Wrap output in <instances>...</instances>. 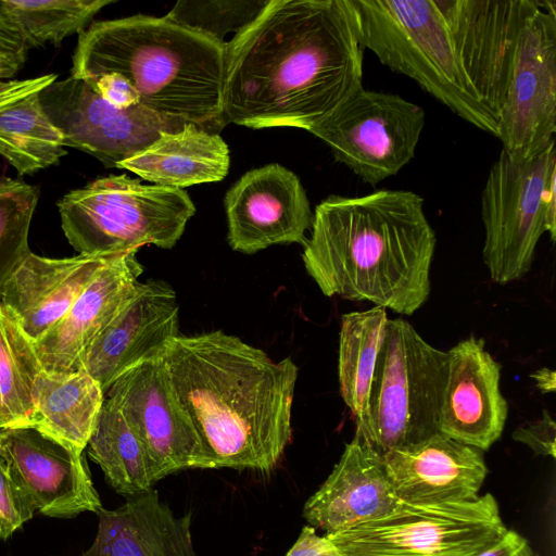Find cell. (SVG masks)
Segmentation results:
<instances>
[{"label":"cell","mask_w":556,"mask_h":556,"mask_svg":"<svg viewBox=\"0 0 556 556\" xmlns=\"http://www.w3.org/2000/svg\"><path fill=\"white\" fill-rule=\"evenodd\" d=\"M535 556H539V555H535Z\"/></svg>","instance_id":"obj_39"},{"label":"cell","mask_w":556,"mask_h":556,"mask_svg":"<svg viewBox=\"0 0 556 556\" xmlns=\"http://www.w3.org/2000/svg\"><path fill=\"white\" fill-rule=\"evenodd\" d=\"M532 380L535 383V387L542 393L554 392L556 389V374L553 369L543 367L536 369L531 375Z\"/></svg>","instance_id":"obj_38"},{"label":"cell","mask_w":556,"mask_h":556,"mask_svg":"<svg viewBox=\"0 0 556 556\" xmlns=\"http://www.w3.org/2000/svg\"><path fill=\"white\" fill-rule=\"evenodd\" d=\"M179 334V304L173 287L161 279L139 281L134 295L93 341L81 369L105 392L134 366L161 357Z\"/></svg>","instance_id":"obj_16"},{"label":"cell","mask_w":556,"mask_h":556,"mask_svg":"<svg viewBox=\"0 0 556 556\" xmlns=\"http://www.w3.org/2000/svg\"><path fill=\"white\" fill-rule=\"evenodd\" d=\"M363 49L498 136L522 0H350Z\"/></svg>","instance_id":"obj_2"},{"label":"cell","mask_w":556,"mask_h":556,"mask_svg":"<svg viewBox=\"0 0 556 556\" xmlns=\"http://www.w3.org/2000/svg\"><path fill=\"white\" fill-rule=\"evenodd\" d=\"M61 227L78 254L109 255L144 245L172 249L195 206L182 189L110 175L70 190L56 202Z\"/></svg>","instance_id":"obj_6"},{"label":"cell","mask_w":556,"mask_h":556,"mask_svg":"<svg viewBox=\"0 0 556 556\" xmlns=\"http://www.w3.org/2000/svg\"><path fill=\"white\" fill-rule=\"evenodd\" d=\"M477 556H535V554L522 535L507 529L497 542Z\"/></svg>","instance_id":"obj_37"},{"label":"cell","mask_w":556,"mask_h":556,"mask_svg":"<svg viewBox=\"0 0 556 556\" xmlns=\"http://www.w3.org/2000/svg\"><path fill=\"white\" fill-rule=\"evenodd\" d=\"M269 0H181L165 15L170 21L220 43L249 26Z\"/></svg>","instance_id":"obj_31"},{"label":"cell","mask_w":556,"mask_h":556,"mask_svg":"<svg viewBox=\"0 0 556 556\" xmlns=\"http://www.w3.org/2000/svg\"><path fill=\"white\" fill-rule=\"evenodd\" d=\"M556 2L522 0L500 112L503 149L528 156L555 139Z\"/></svg>","instance_id":"obj_10"},{"label":"cell","mask_w":556,"mask_h":556,"mask_svg":"<svg viewBox=\"0 0 556 556\" xmlns=\"http://www.w3.org/2000/svg\"><path fill=\"white\" fill-rule=\"evenodd\" d=\"M39 188L22 179H0V293L17 265L31 252L30 223Z\"/></svg>","instance_id":"obj_30"},{"label":"cell","mask_w":556,"mask_h":556,"mask_svg":"<svg viewBox=\"0 0 556 556\" xmlns=\"http://www.w3.org/2000/svg\"><path fill=\"white\" fill-rule=\"evenodd\" d=\"M0 456L41 515L71 519L102 508L83 453L34 427L1 429Z\"/></svg>","instance_id":"obj_15"},{"label":"cell","mask_w":556,"mask_h":556,"mask_svg":"<svg viewBox=\"0 0 556 556\" xmlns=\"http://www.w3.org/2000/svg\"><path fill=\"white\" fill-rule=\"evenodd\" d=\"M224 205L228 243L244 254L276 244L304 243L313 222L299 177L276 163L245 173L227 191Z\"/></svg>","instance_id":"obj_14"},{"label":"cell","mask_w":556,"mask_h":556,"mask_svg":"<svg viewBox=\"0 0 556 556\" xmlns=\"http://www.w3.org/2000/svg\"><path fill=\"white\" fill-rule=\"evenodd\" d=\"M86 448L108 484L126 498L153 489L160 481L140 438L118 407L108 399Z\"/></svg>","instance_id":"obj_26"},{"label":"cell","mask_w":556,"mask_h":556,"mask_svg":"<svg viewBox=\"0 0 556 556\" xmlns=\"http://www.w3.org/2000/svg\"><path fill=\"white\" fill-rule=\"evenodd\" d=\"M56 79L50 73L0 80V156L22 176L56 165L68 153L40 99Z\"/></svg>","instance_id":"obj_23"},{"label":"cell","mask_w":556,"mask_h":556,"mask_svg":"<svg viewBox=\"0 0 556 556\" xmlns=\"http://www.w3.org/2000/svg\"><path fill=\"white\" fill-rule=\"evenodd\" d=\"M143 443L159 479L179 470L208 469L200 437L173 388L162 357L142 362L105 392Z\"/></svg>","instance_id":"obj_13"},{"label":"cell","mask_w":556,"mask_h":556,"mask_svg":"<svg viewBox=\"0 0 556 556\" xmlns=\"http://www.w3.org/2000/svg\"><path fill=\"white\" fill-rule=\"evenodd\" d=\"M137 252L114 255L63 318L34 342L47 372L71 374L81 369L85 355L93 341L136 291L143 271Z\"/></svg>","instance_id":"obj_18"},{"label":"cell","mask_w":556,"mask_h":556,"mask_svg":"<svg viewBox=\"0 0 556 556\" xmlns=\"http://www.w3.org/2000/svg\"><path fill=\"white\" fill-rule=\"evenodd\" d=\"M507 527L491 493L471 501H402L383 517L326 534L340 556H477Z\"/></svg>","instance_id":"obj_8"},{"label":"cell","mask_w":556,"mask_h":556,"mask_svg":"<svg viewBox=\"0 0 556 556\" xmlns=\"http://www.w3.org/2000/svg\"><path fill=\"white\" fill-rule=\"evenodd\" d=\"M87 81L104 100L119 109L139 104L137 91L121 74H103Z\"/></svg>","instance_id":"obj_35"},{"label":"cell","mask_w":556,"mask_h":556,"mask_svg":"<svg viewBox=\"0 0 556 556\" xmlns=\"http://www.w3.org/2000/svg\"><path fill=\"white\" fill-rule=\"evenodd\" d=\"M388 319L386 309L378 306L341 317L338 378L341 396L356 427L366 418L370 383Z\"/></svg>","instance_id":"obj_27"},{"label":"cell","mask_w":556,"mask_h":556,"mask_svg":"<svg viewBox=\"0 0 556 556\" xmlns=\"http://www.w3.org/2000/svg\"><path fill=\"white\" fill-rule=\"evenodd\" d=\"M442 395L439 432L480 451L502 435L508 404L500 389L501 365L484 340L470 336L451 350Z\"/></svg>","instance_id":"obj_17"},{"label":"cell","mask_w":556,"mask_h":556,"mask_svg":"<svg viewBox=\"0 0 556 556\" xmlns=\"http://www.w3.org/2000/svg\"><path fill=\"white\" fill-rule=\"evenodd\" d=\"M113 0H1L0 10L18 27L28 49L59 45L80 35Z\"/></svg>","instance_id":"obj_29"},{"label":"cell","mask_w":556,"mask_h":556,"mask_svg":"<svg viewBox=\"0 0 556 556\" xmlns=\"http://www.w3.org/2000/svg\"><path fill=\"white\" fill-rule=\"evenodd\" d=\"M28 51L18 27L0 10V80L13 78L24 67Z\"/></svg>","instance_id":"obj_33"},{"label":"cell","mask_w":556,"mask_h":556,"mask_svg":"<svg viewBox=\"0 0 556 556\" xmlns=\"http://www.w3.org/2000/svg\"><path fill=\"white\" fill-rule=\"evenodd\" d=\"M36 513L37 508L33 501L0 456V540L10 539Z\"/></svg>","instance_id":"obj_32"},{"label":"cell","mask_w":556,"mask_h":556,"mask_svg":"<svg viewBox=\"0 0 556 556\" xmlns=\"http://www.w3.org/2000/svg\"><path fill=\"white\" fill-rule=\"evenodd\" d=\"M435 244L424 199L413 191L332 194L313 212L302 261L326 296L412 315L429 298Z\"/></svg>","instance_id":"obj_4"},{"label":"cell","mask_w":556,"mask_h":556,"mask_svg":"<svg viewBox=\"0 0 556 556\" xmlns=\"http://www.w3.org/2000/svg\"><path fill=\"white\" fill-rule=\"evenodd\" d=\"M104 400L99 382L84 369L71 374L43 370L36 383L31 427L65 447L83 453Z\"/></svg>","instance_id":"obj_25"},{"label":"cell","mask_w":556,"mask_h":556,"mask_svg":"<svg viewBox=\"0 0 556 556\" xmlns=\"http://www.w3.org/2000/svg\"><path fill=\"white\" fill-rule=\"evenodd\" d=\"M43 370L34 342L0 301V430L33 426L35 389Z\"/></svg>","instance_id":"obj_28"},{"label":"cell","mask_w":556,"mask_h":556,"mask_svg":"<svg viewBox=\"0 0 556 556\" xmlns=\"http://www.w3.org/2000/svg\"><path fill=\"white\" fill-rule=\"evenodd\" d=\"M97 516L94 540L77 556H198L191 513L176 516L154 489Z\"/></svg>","instance_id":"obj_22"},{"label":"cell","mask_w":556,"mask_h":556,"mask_svg":"<svg viewBox=\"0 0 556 556\" xmlns=\"http://www.w3.org/2000/svg\"><path fill=\"white\" fill-rule=\"evenodd\" d=\"M350 0H269L226 43L222 121L309 130L363 86Z\"/></svg>","instance_id":"obj_1"},{"label":"cell","mask_w":556,"mask_h":556,"mask_svg":"<svg viewBox=\"0 0 556 556\" xmlns=\"http://www.w3.org/2000/svg\"><path fill=\"white\" fill-rule=\"evenodd\" d=\"M226 45L166 16L132 15L92 22L78 36L71 76L117 73L139 105L205 128L222 121Z\"/></svg>","instance_id":"obj_5"},{"label":"cell","mask_w":556,"mask_h":556,"mask_svg":"<svg viewBox=\"0 0 556 556\" xmlns=\"http://www.w3.org/2000/svg\"><path fill=\"white\" fill-rule=\"evenodd\" d=\"M40 99L64 147L84 151L106 167H116L148 148L162 132L188 124L139 104L119 109L104 100L89 81L72 76L53 81Z\"/></svg>","instance_id":"obj_12"},{"label":"cell","mask_w":556,"mask_h":556,"mask_svg":"<svg viewBox=\"0 0 556 556\" xmlns=\"http://www.w3.org/2000/svg\"><path fill=\"white\" fill-rule=\"evenodd\" d=\"M161 357L208 469H274L292 437L299 367L291 357L276 362L222 330L179 333Z\"/></svg>","instance_id":"obj_3"},{"label":"cell","mask_w":556,"mask_h":556,"mask_svg":"<svg viewBox=\"0 0 556 556\" xmlns=\"http://www.w3.org/2000/svg\"><path fill=\"white\" fill-rule=\"evenodd\" d=\"M447 352L402 318L388 319L372 375L366 418L356 427L381 455L439 432Z\"/></svg>","instance_id":"obj_7"},{"label":"cell","mask_w":556,"mask_h":556,"mask_svg":"<svg viewBox=\"0 0 556 556\" xmlns=\"http://www.w3.org/2000/svg\"><path fill=\"white\" fill-rule=\"evenodd\" d=\"M511 438L530 447L536 455L556 457V425L547 410H543L539 420L517 428Z\"/></svg>","instance_id":"obj_34"},{"label":"cell","mask_w":556,"mask_h":556,"mask_svg":"<svg viewBox=\"0 0 556 556\" xmlns=\"http://www.w3.org/2000/svg\"><path fill=\"white\" fill-rule=\"evenodd\" d=\"M229 148L206 128L188 123L164 131L148 148L116 167L137 174L152 185L182 189L223 180L229 169Z\"/></svg>","instance_id":"obj_24"},{"label":"cell","mask_w":556,"mask_h":556,"mask_svg":"<svg viewBox=\"0 0 556 556\" xmlns=\"http://www.w3.org/2000/svg\"><path fill=\"white\" fill-rule=\"evenodd\" d=\"M556 181L555 139L528 156L502 149L482 193V258L495 283L506 285L531 268L545 227V198Z\"/></svg>","instance_id":"obj_9"},{"label":"cell","mask_w":556,"mask_h":556,"mask_svg":"<svg viewBox=\"0 0 556 556\" xmlns=\"http://www.w3.org/2000/svg\"><path fill=\"white\" fill-rule=\"evenodd\" d=\"M285 556H340L331 540L325 534L319 535L309 525L302 531Z\"/></svg>","instance_id":"obj_36"},{"label":"cell","mask_w":556,"mask_h":556,"mask_svg":"<svg viewBox=\"0 0 556 556\" xmlns=\"http://www.w3.org/2000/svg\"><path fill=\"white\" fill-rule=\"evenodd\" d=\"M382 458L396 495L408 503L475 500L488 475L482 451L441 432Z\"/></svg>","instance_id":"obj_20"},{"label":"cell","mask_w":556,"mask_h":556,"mask_svg":"<svg viewBox=\"0 0 556 556\" xmlns=\"http://www.w3.org/2000/svg\"><path fill=\"white\" fill-rule=\"evenodd\" d=\"M425 124L426 113L418 104L362 86L308 132L374 187L412 161Z\"/></svg>","instance_id":"obj_11"},{"label":"cell","mask_w":556,"mask_h":556,"mask_svg":"<svg viewBox=\"0 0 556 556\" xmlns=\"http://www.w3.org/2000/svg\"><path fill=\"white\" fill-rule=\"evenodd\" d=\"M401 502L382 455L355 431L328 478L305 502L303 517L316 530L333 534L383 517Z\"/></svg>","instance_id":"obj_19"},{"label":"cell","mask_w":556,"mask_h":556,"mask_svg":"<svg viewBox=\"0 0 556 556\" xmlns=\"http://www.w3.org/2000/svg\"><path fill=\"white\" fill-rule=\"evenodd\" d=\"M114 255L51 258L30 252L4 283L0 301L36 342L63 318Z\"/></svg>","instance_id":"obj_21"}]
</instances>
